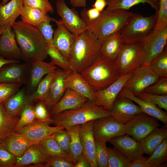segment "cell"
<instances>
[{
    "label": "cell",
    "mask_w": 167,
    "mask_h": 167,
    "mask_svg": "<svg viewBox=\"0 0 167 167\" xmlns=\"http://www.w3.org/2000/svg\"><path fill=\"white\" fill-rule=\"evenodd\" d=\"M107 7L106 10L114 11L122 10L129 11L132 6L140 4L147 3L157 12L158 6L155 5L150 0H106Z\"/></svg>",
    "instance_id": "cell-36"
},
{
    "label": "cell",
    "mask_w": 167,
    "mask_h": 167,
    "mask_svg": "<svg viewBox=\"0 0 167 167\" xmlns=\"http://www.w3.org/2000/svg\"><path fill=\"white\" fill-rule=\"evenodd\" d=\"M92 131L95 140L106 143L113 138L126 134L125 125L112 116L93 121Z\"/></svg>",
    "instance_id": "cell-8"
},
{
    "label": "cell",
    "mask_w": 167,
    "mask_h": 167,
    "mask_svg": "<svg viewBox=\"0 0 167 167\" xmlns=\"http://www.w3.org/2000/svg\"><path fill=\"white\" fill-rule=\"evenodd\" d=\"M17 159L0 142V167H14Z\"/></svg>",
    "instance_id": "cell-51"
},
{
    "label": "cell",
    "mask_w": 167,
    "mask_h": 167,
    "mask_svg": "<svg viewBox=\"0 0 167 167\" xmlns=\"http://www.w3.org/2000/svg\"><path fill=\"white\" fill-rule=\"evenodd\" d=\"M157 18L156 12L149 16L133 13L120 31L123 44L141 42L152 30Z\"/></svg>",
    "instance_id": "cell-6"
},
{
    "label": "cell",
    "mask_w": 167,
    "mask_h": 167,
    "mask_svg": "<svg viewBox=\"0 0 167 167\" xmlns=\"http://www.w3.org/2000/svg\"><path fill=\"white\" fill-rule=\"evenodd\" d=\"M57 68L51 62L39 60L30 63L24 83L27 94L32 93L45 76Z\"/></svg>",
    "instance_id": "cell-14"
},
{
    "label": "cell",
    "mask_w": 167,
    "mask_h": 167,
    "mask_svg": "<svg viewBox=\"0 0 167 167\" xmlns=\"http://www.w3.org/2000/svg\"><path fill=\"white\" fill-rule=\"evenodd\" d=\"M47 53L54 65L65 71H72L68 59L57 48L53 45L47 46Z\"/></svg>",
    "instance_id": "cell-39"
},
{
    "label": "cell",
    "mask_w": 167,
    "mask_h": 167,
    "mask_svg": "<svg viewBox=\"0 0 167 167\" xmlns=\"http://www.w3.org/2000/svg\"><path fill=\"white\" fill-rule=\"evenodd\" d=\"M66 88H70L95 102V92L81 76L79 73L71 71L65 80Z\"/></svg>",
    "instance_id": "cell-26"
},
{
    "label": "cell",
    "mask_w": 167,
    "mask_h": 167,
    "mask_svg": "<svg viewBox=\"0 0 167 167\" xmlns=\"http://www.w3.org/2000/svg\"><path fill=\"white\" fill-rule=\"evenodd\" d=\"M102 42L88 29L76 36L68 58L72 71L80 73L93 64L101 54Z\"/></svg>",
    "instance_id": "cell-2"
},
{
    "label": "cell",
    "mask_w": 167,
    "mask_h": 167,
    "mask_svg": "<svg viewBox=\"0 0 167 167\" xmlns=\"http://www.w3.org/2000/svg\"><path fill=\"white\" fill-rule=\"evenodd\" d=\"M144 55L142 41L124 44L116 58L112 62L120 75L132 74L144 65Z\"/></svg>",
    "instance_id": "cell-7"
},
{
    "label": "cell",
    "mask_w": 167,
    "mask_h": 167,
    "mask_svg": "<svg viewBox=\"0 0 167 167\" xmlns=\"http://www.w3.org/2000/svg\"><path fill=\"white\" fill-rule=\"evenodd\" d=\"M56 7L62 24L72 34L78 36L87 29L86 23L77 11L74 8L69 7L64 0H57Z\"/></svg>",
    "instance_id": "cell-12"
},
{
    "label": "cell",
    "mask_w": 167,
    "mask_h": 167,
    "mask_svg": "<svg viewBox=\"0 0 167 167\" xmlns=\"http://www.w3.org/2000/svg\"><path fill=\"white\" fill-rule=\"evenodd\" d=\"M88 100L70 88H66L61 100L49 111L52 116L63 111L79 107Z\"/></svg>",
    "instance_id": "cell-23"
},
{
    "label": "cell",
    "mask_w": 167,
    "mask_h": 167,
    "mask_svg": "<svg viewBox=\"0 0 167 167\" xmlns=\"http://www.w3.org/2000/svg\"><path fill=\"white\" fill-rule=\"evenodd\" d=\"M19 118V116L13 117L8 115L3 103H0V142H3L12 131Z\"/></svg>",
    "instance_id": "cell-34"
},
{
    "label": "cell",
    "mask_w": 167,
    "mask_h": 167,
    "mask_svg": "<svg viewBox=\"0 0 167 167\" xmlns=\"http://www.w3.org/2000/svg\"><path fill=\"white\" fill-rule=\"evenodd\" d=\"M148 158V157L143 156L139 159L131 161L129 167H153L152 165L147 162Z\"/></svg>",
    "instance_id": "cell-55"
},
{
    "label": "cell",
    "mask_w": 167,
    "mask_h": 167,
    "mask_svg": "<svg viewBox=\"0 0 167 167\" xmlns=\"http://www.w3.org/2000/svg\"><path fill=\"white\" fill-rule=\"evenodd\" d=\"M52 123V122L36 120L31 123L14 131L24 135L32 144H37L56 132L65 131L63 127L58 125L50 126Z\"/></svg>",
    "instance_id": "cell-11"
},
{
    "label": "cell",
    "mask_w": 167,
    "mask_h": 167,
    "mask_svg": "<svg viewBox=\"0 0 167 167\" xmlns=\"http://www.w3.org/2000/svg\"><path fill=\"white\" fill-rule=\"evenodd\" d=\"M108 167H129L131 162L125 156L115 148L107 147Z\"/></svg>",
    "instance_id": "cell-40"
},
{
    "label": "cell",
    "mask_w": 167,
    "mask_h": 167,
    "mask_svg": "<svg viewBox=\"0 0 167 167\" xmlns=\"http://www.w3.org/2000/svg\"><path fill=\"white\" fill-rule=\"evenodd\" d=\"M101 12L94 7L89 9L84 8L81 12V17L84 21H91L98 18Z\"/></svg>",
    "instance_id": "cell-54"
},
{
    "label": "cell",
    "mask_w": 167,
    "mask_h": 167,
    "mask_svg": "<svg viewBox=\"0 0 167 167\" xmlns=\"http://www.w3.org/2000/svg\"><path fill=\"white\" fill-rule=\"evenodd\" d=\"M120 31L111 35L102 42L101 54L112 62L116 58L124 44Z\"/></svg>",
    "instance_id": "cell-31"
},
{
    "label": "cell",
    "mask_w": 167,
    "mask_h": 167,
    "mask_svg": "<svg viewBox=\"0 0 167 167\" xmlns=\"http://www.w3.org/2000/svg\"><path fill=\"white\" fill-rule=\"evenodd\" d=\"M133 13L128 10H104L96 19L91 21H84L87 29L103 41L120 31Z\"/></svg>",
    "instance_id": "cell-4"
},
{
    "label": "cell",
    "mask_w": 167,
    "mask_h": 167,
    "mask_svg": "<svg viewBox=\"0 0 167 167\" xmlns=\"http://www.w3.org/2000/svg\"><path fill=\"white\" fill-rule=\"evenodd\" d=\"M159 121L147 113H140L125 124L126 134L140 142L153 131L160 126Z\"/></svg>",
    "instance_id": "cell-9"
},
{
    "label": "cell",
    "mask_w": 167,
    "mask_h": 167,
    "mask_svg": "<svg viewBox=\"0 0 167 167\" xmlns=\"http://www.w3.org/2000/svg\"><path fill=\"white\" fill-rule=\"evenodd\" d=\"M53 136L62 149L69 155L71 138L67 130L63 132H56Z\"/></svg>",
    "instance_id": "cell-52"
},
{
    "label": "cell",
    "mask_w": 167,
    "mask_h": 167,
    "mask_svg": "<svg viewBox=\"0 0 167 167\" xmlns=\"http://www.w3.org/2000/svg\"><path fill=\"white\" fill-rule=\"evenodd\" d=\"M159 78L148 65H144L132 74L123 88L135 94L143 92Z\"/></svg>",
    "instance_id": "cell-13"
},
{
    "label": "cell",
    "mask_w": 167,
    "mask_h": 167,
    "mask_svg": "<svg viewBox=\"0 0 167 167\" xmlns=\"http://www.w3.org/2000/svg\"><path fill=\"white\" fill-rule=\"evenodd\" d=\"M12 28L24 62L44 61L47 58V44L37 28L20 20L15 22Z\"/></svg>",
    "instance_id": "cell-1"
},
{
    "label": "cell",
    "mask_w": 167,
    "mask_h": 167,
    "mask_svg": "<svg viewBox=\"0 0 167 167\" xmlns=\"http://www.w3.org/2000/svg\"><path fill=\"white\" fill-rule=\"evenodd\" d=\"M88 167L90 166L83 154L75 165V167Z\"/></svg>",
    "instance_id": "cell-57"
},
{
    "label": "cell",
    "mask_w": 167,
    "mask_h": 167,
    "mask_svg": "<svg viewBox=\"0 0 167 167\" xmlns=\"http://www.w3.org/2000/svg\"><path fill=\"white\" fill-rule=\"evenodd\" d=\"M150 68L159 77L167 75V49L163 52L148 65Z\"/></svg>",
    "instance_id": "cell-42"
},
{
    "label": "cell",
    "mask_w": 167,
    "mask_h": 167,
    "mask_svg": "<svg viewBox=\"0 0 167 167\" xmlns=\"http://www.w3.org/2000/svg\"><path fill=\"white\" fill-rule=\"evenodd\" d=\"M134 95L140 99L154 104L161 109L167 111V95H159L144 92Z\"/></svg>",
    "instance_id": "cell-44"
},
{
    "label": "cell",
    "mask_w": 167,
    "mask_h": 167,
    "mask_svg": "<svg viewBox=\"0 0 167 167\" xmlns=\"http://www.w3.org/2000/svg\"><path fill=\"white\" fill-rule=\"evenodd\" d=\"M167 27L152 30L142 41L144 55V65H148L160 55L166 47Z\"/></svg>",
    "instance_id": "cell-10"
},
{
    "label": "cell",
    "mask_w": 167,
    "mask_h": 167,
    "mask_svg": "<svg viewBox=\"0 0 167 167\" xmlns=\"http://www.w3.org/2000/svg\"><path fill=\"white\" fill-rule=\"evenodd\" d=\"M93 121L79 125V134L83 155L90 167H97L95 156V143L92 131Z\"/></svg>",
    "instance_id": "cell-19"
},
{
    "label": "cell",
    "mask_w": 167,
    "mask_h": 167,
    "mask_svg": "<svg viewBox=\"0 0 167 167\" xmlns=\"http://www.w3.org/2000/svg\"><path fill=\"white\" fill-rule=\"evenodd\" d=\"M143 92L159 95H167V75L160 77L155 83Z\"/></svg>",
    "instance_id": "cell-49"
},
{
    "label": "cell",
    "mask_w": 167,
    "mask_h": 167,
    "mask_svg": "<svg viewBox=\"0 0 167 167\" xmlns=\"http://www.w3.org/2000/svg\"><path fill=\"white\" fill-rule=\"evenodd\" d=\"M24 0H11L2 5L0 2V25L5 30L12 27L20 15Z\"/></svg>",
    "instance_id": "cell-25"
},
{
    "label": "cell",
    "mask_w": 167,
    "mask_h": 167,
    "mask_svg": "<svg viewBox=\"0 0 167 167\" xmlns=\"http://www.w3.org/2000/svg\"><path fill=\"white\" fill-rule=\"evenodd\" d=\"M167 139H164L148 157L147 162L153 167L167 166Z\"/></svg>",
    "instance_id": "cell-37"
},
{
    "label": "cell",
    "mask_w": 167,
    "mask_h": 167,
    "mask_svg": "<svg viewBox=\"0 0 167 167\" xmlns=\"http://www.w3.org/2000/svg\"><path fill=\"white\" fill-rule=\"evenodd\" d=\"M46 2L49 3H50L49 2L48 0H45Z\"/></svg>",
    "instance_id": "cell-63"
},
{
    "label": "cell",
    "mask_w": 167,
    "mask_h": 167,
    "mask_svg": "<svg viewBox=\"0 0 167 167\" xmlns=\"http://www.w3.org/2000/svg\"><path fill=\"white\" fill-rule=\"evenodd\" d=\"M56 20L55 18L51 17L40 23L37 28L47 42V46L53 45L52 40L54 32L50 22L51 21L54 22Z\"/></svg>",
    "instance_id": "cell-48"
},
{
    "label": "cell",
    "mask_w": 167,
    "mask_h": 167,
    "mask_svg": "<svg viewBox=\"0 0 167 167\" xmlns=\"http://www.w3.org/2000/svg\"><path fill=\"white\" fill-rule=\"evenodd\" d=\"M79 73L95 92L106 88L120 76L112 62L101 54L93 64Z\"/></svg>",
    "instance_id": "cell-5"
},
{
    "label": "cell",
    "mask_w": 167,
    "mask_h": 167,
    "mask_svg": "<svg viewBox=\"0 0 167 167\" xmlns=\"http://www.w3.org/2000/svg\"><path fill=\"white\" fill-rule=\"evenodd\" d=\"M71 71H65L61 68L55 70V76L50 85L47 96L44 101L50 111L61 100L66 87L65 80Z\"/></svg>",
    "instance_id": "cell-18"
},
{
    "label": "cell",
    "mask_w": 167,
    "mask_h": 167,
    "mask_svg": "<svg viewBox=\"0 0 167 167\" xmlns=\"http://www.w3.org/2000/svg\"><path fill=\"white\" fill-rule=\"evenodd\" d=\"M79 125L74 126L66 129L71 138L69 156L75 165L83 154L79 134Z\"/></svg>",
    "instance_id": "cell-32"
},
{
    "label": "cell",
    "mask_w": 167,
    "mask_h": 167,
    "mask_svg": "<svg viewBox=\"0 0 167 167\" xmlns=\"http://www.w3.org/2000/svg\"><path fill=\"white\" fill-rule=\"evenodd\" d=\"M23 5L39 9L47 13L54 12L51 4L45 0H24Z\"/></svg>",
    "instance_id": "cell-53"
},
{
    "label": "cell",
    "mask_w": 167,
    "mask_h": 167,
    "mask_svg": "<svg viewBox=\"0 0 167 167\" xmlns=\"http://www.w3.org/2000/svg\"><path fill=\"white\" fill-rule=\"evenodd\" d=\"M2 143L17 158H20L29 146L33 144L24 135L14 131L10 133Z\"/></svg>",
    "instance_id": "cell-27"
},
{
    "label": "cell",
    "mask_w": 167,
    "mask_h": 167,
    "mask_svg": "<svg viewBox=\"0 0 167 167\" xmlns=\"http://www.w3.org/2000/svg\"><path fill=\"white\" fill-rule=\"evenodd\" d=\"M155 5L159 7V3L160 0H150Z\"/></svg>",
    "instance_id": "cell-60"
},
{
    "label": "cell",
    "mask_w": 167,
    "mask_h": 167,
    "mask_svg": "<svg viewBox=\"0 0 167 167\" xmlns=\"http://www.w3.org/2000/svg\"><path fill=\"white\" fill-rule=\"evenodd\" d=\"M0 56L9 60H23L22 53L17 43L12 27L5 30L1 36Z\"/></svg>",
    "instance_id": "cell-20"
},
{
    "label": "cell",
    "mask_w": 167,
    "mask_h": 167,
    "mask_svg": "<svg viewBox=\"0 0 167 167\" xmlns=\"http://www.w3.org/2000/svg\"><path fill=\"white\" fill-rule=\"evenodd\" d=\"M20 15L23 22L37 28L39 24L51 17L39 9L23 5Z\"/></svg>",
    "instance_id": "cell-33"
},
{
    "label": "cell",
    "mask_w": 167,
    "mask_h": 167,
    "mask_svg": "<svg viewBox=\"0 0 167 167\" xmlns=\"http://www.w3.org/2000/svg\"><path fill=\"white\" fill-rule=\"evenodd\" d=\"M106 0H96L92 5L93 7L96 8L101 12L107 6Z\"/></svg>",
    "instance_id": "cell-56"
},
{
    "label": "cell",
    "mask_w": 167,
    "mask_h": 167,
    "mask_svg": "<svg viewBox=\"0 0 167 167\" xmlns=\"http://www.w3.org/2000/svg\"><path fill=\"white\" fill-rule=\"evenodd\" d=\"M9 0H3L1 4L2 5H3L7 3Z\"/></svg>",
    "instance_id": "cell-61"
},
{
    "label": "cell",
    "mask_w": 167,
    "mask_h": 167,
    "mask_svg": "<svg viewBox=\"0 0 167 167\" xmlns=\"http://www.w3.org/2000/svg\"><path fill=\"white\" fill-rule=\"evenodd\" d=\"M23 84L0 83V103L19 90Z\"/></svg>",
    "instance_id": "cell-50"
},
{
    "label": "cell",
    "mask_w": 167,
    "mask_h": 167,
    "mask_svg": "<svg viewBox=\"0 0 167 167\" xmlns=\"http://www.w3.org/2000/svg\"><path fill=\"white\" fill-rule=\"evenodd\" d=\"M21 61L9 60L0 56V69L5 64L11 63H21Z\"/></svg>",
    "instance_id": "cell-59"
},
{
    "label": "cell",
    "mask_w": 167,
    "mask_h": 167,
    "mask_svg": "<svg viewBox=\"0 0 167 167\" xmlns=\"http://www.w3.org/2000/svg\"><path fill=\"white\" fill-rule=\"evenodd\" d=\"M33 167H75V164L65 158L59 156H49L45 163L34 165Z\"/></svg>",
    "instance_id": "cell-46"
},
{
    "label": "cell",
    "mask_w": 167,
    "mask_h": 167,
    "mask_svg": "<svg viewBox=\"0 0 167 167\" xmlns=\"http://www.w3.org/2000/svg\"><path fill=\"white\" fill-rule=\"evenodd\" d=\"M4 30L1 27L0 25V36H1Z\"/></svg>",
    "instance_id": "cell-62"
},
{
    "label": "cell",
    "mask_w": 167,
    "mask_h": 167,
    "mask_svg": "<svg viewBox=\"0 0 167 167\" xmlns=\"http://www.w3.org/2000/svg\"><path fill=\"white\" fill-rule=\"evenodd\" d=\"M34 103H28L24 106L20 114L19 120L12 131L26 126L36 120L34 111Z\"/></svg>",
    "instance_id": "cell-41"
},
{
    "label": "cell",
    "mask_w": 167,
    "mask_h": 167,
    "mask_svg": "<svg viewBox=\"0 0 167 167\" xmlns=\"http://www.w3.org/2000/svg\"><path fill=\"white\" fill-rule=\"evenodd\" d=\"M111 116L125 124L135 115L143 113L140 107L131 99L126 97H118L110 111Z\"/></svg>",
    "instance_id": "cell-16"
},
{
    "label": "cell",
    "mask_w": 167,
    "mask_h": 167,
    "mask_svg": "<svg viewBox=\"0 0 167 167\" xmlns=\"http://www.w3.org/2000/svg\"><path fill=\"white\" fill-rule=\"evenodd\" d=\"M34 111L36 120L45 122H50L53 123L49 111L43 101L36 102L34 105Z\"/></svg>",
    "instance_id": "cell-47"
},
{
    "label": "cell",
    "mask_w": 167,
    "mask_h": 167,
    "mask_svg": "<svg viewBox=\"0 0 167 167\" xmlns=\"http://www.w3.org/2000/svg\"><path fill=\"white\" fill-rule=\"evenodd\" d=\"M166 139L167 127L155 129L140 142L144 154L151 155L154 149Z\"/></svg>",
    "instance_id": "cell-30"
},
{
    "label": "cell",
    "mask_w": 167,
    "mask_h": 167,
    "mask_svg": "<svg viewBox=\"0 0 167 167\" xmlns=\"http://www.w3.org/2000/svg\"><path fill=\"white\" fill-rule=\"evenodd\" d=\"M38 144L49 156H61L71 161L69 155L62 149L53 135L42 140Z\"/></svg>",
    "instance_id": "cell-38"
},
{
    "label": "cell",
    "mask_w": 167,
    "mask_h": 167,
    "mask_svg": "<svg viewBox=\"0 0 167 167\" xmlns=\"http://www.w3.org/2000/svg\"><path fill=\"white\" fill-rule=\"evenodd\" d=\"M33 102L29 99V96L24 87L3 101L4 108L9 115L16 117L19 116L22 109L27 104Z\"/></svg>",
    "instance_id": "cell-28"
},
{
    "label": "cell",
    "mask_w": 167,
    "mask_h": 167,
    "mask_svg": "<svg viewBox=\"0 0 167 167\" xmlns=\"http://www.w3.org/2000/svg\"><path fill=\"white\" fill-rule=\"evenodd\" d=\"M126 97L132 100L141 108L143 113L152 116L167 124V113L156 105L148 101L140 99L128 90L123 88L117 98Z\"/></svg>",
    "instance_id": "cell-24"
},
{
    "label": "cell",
    "mask_w": 167,
    "mask_h": 167,
    "mask_svg": "<svg viewBox=\"0 0 167 167\" xmlns=\"http://www.w3.org/2000/svg\"><path fill=\"white\" fill-rule=\"evenodd\" d=\"M49 156L47 155L38 144L29 146L23 155L18 158L14 167H23L31 164L45 163Z\"/></svg>",
    "instance_id": "cell-29"
},
{
    "label": "cell",
    "mask_w": 167,
    "mask_h": 167,
    "mask_svg": "<svg viewBox=\"0 0 167 167\" xmlns=\"http://www.w3.org/2000/svg\"><path fill=\"white\" fill-rule=\"evenodd\" d=\"M95 159L97 166L108 167V152L106 143L95 139Z\"/></svg>",
    "instance_id": "cell-43"
},
{
    "label": "cell",
    "mask_w": 167,
    "mask_h": 167,
    "mask_svg": "<svg viewBox=\"0 0 167 167\" xmlns=\"http://www.w3.org/2000/svg\"><path fill=\"white\" fill-rule=\"evenodd\" d=\"M108 142L131 161L144 154L140 142L127 134L115 137Z\"/></svg>",
    "instance_id": "cell-17"
},
{
    "label": "cell",
    "mask_w": 167,
    "mask_h": 167,
    "mask_svg": "<svg viewBox=\"0 0 167 167\" xmlns=\"http://www.w3.org/2000/svg\"><path fill=\"white\" fill-rule=\"evenodd\" d=\"M132 74L131 73L121 75L106 88L95 92V104L110 111L114 101Z\"/></svg>",
    "instance_id": "cell-15"
},
{
    "label": "cell",
    "mask_w": 167,
    "mask_h": 167,
    "mask_svg": "<svg viewBox=\"0 0 167 167\" xmlns=\"http://www.w3.org/2000/svg\"><path fill=\"white\" fill-rule=\"evenodd\" d=\"M54 22L56 23L57 28L54 32L52 45L68 59L76 36L65 27L61 19H56Z\"/></svg>",
    "instance_id": "cell-21"
},
{
    "label": "cell",
    "mask_w": 167,
    "mask_h": 167,
    "mask_svg": "<svg viewBox=\"0 0 167 167\" xmlns=\"http://www.w3.org/2000/svg\"><path fill=\"white\" fill-rule=\"evenodd\" d=\"M30 63H11L0 69V83L24 84Z\"/></svg>",
    "instance_id": "cell-22"
},
{
    "label": "cell",
    "mask_w": 167,
    "mask_h": 167,
    "mask_svg": "<svg viewBox=\"0 0 167 167\" xmlns=\"http://www.w3.org/2000/svg\"><path fill=\"white\" fill-rule=\"evenodd\" d=\"M111 116L110 112L88 100L78 108L66 110L52 116L53 124L65 130L98 118Z\"/></svg>",
    "instance_id": "cell-3"
},
{
    "label": "cell",
    "mask_w": 167,
    "mask_h": 167,
    "mask_svg": "<svg viewBox=\"0 0 167 167\" xmlns=\"http://www.w3.org/2000/svg\"><path fill=\"white\" fill-rule=\"evenodd\" d=\"M157 18L153 30L157 31L167 27V0H160Z\"/></svg>",
    "instance_id": "cell-45"
},
{
    "label": "cell",
    "mask_w": 167,
    "mask_h": 167,
    "mask_svg": "<svg viewBox=\"0 0 167 167\" xmlns=\"http://www.w3.org/2000/svg\"><path fill=\"white\" fill-rule=\"evenodd\" d=\"M71 5L74 7H85L86 6V0H70Z\"/></svg>",
    "instance_id": "cell-58"
},
{
    "label": "cell",
    "mask_w": 167,
    "mask_h": 167,
    "mask_svg": "<svg viewBox=\"0 0 167 167\" xmlns=\"http://www.w3.org/2000/svg\"><path fill=\"white\" fill-rule=\"evenodd\" d=\"M55 70L46 75L39 83L35 91L29 95L30 100L31 101L34 102L45 100L47 96L50 85L55 76Z\"/></svg>",
    "instance_id": "cell-35"
}]
</instances>
